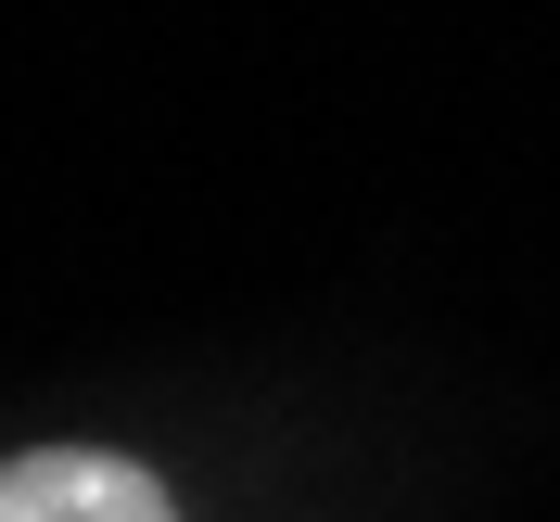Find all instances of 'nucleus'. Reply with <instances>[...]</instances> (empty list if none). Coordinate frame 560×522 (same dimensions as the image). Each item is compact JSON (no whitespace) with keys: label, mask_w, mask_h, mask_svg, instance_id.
Wrapping results in <instances>:
<instances>
[{"label":"nucleus","mask_w":560,"mask_h":522,"mask_svg":"<svg viewBox=\"0 0 560 522\" xmlns=\"http://www.w3.org/2000/svg\"><path fill=\"white\" fill-rule=\"evenodd\" d=\"M0 522H178V497L115 446H26L0 459Z\"/></svg>","instance_id":"obj_1"}]
</instances>
